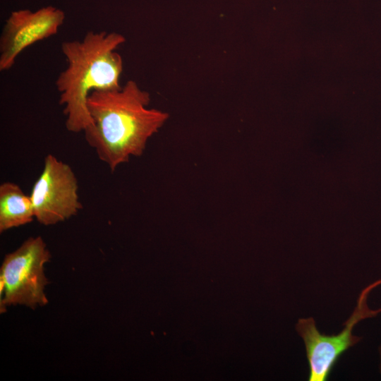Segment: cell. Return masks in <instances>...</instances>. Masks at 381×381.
<instances>
[{"label":"cell","mask_w":381,"mask_h":381,"mask_svg":"<svg viewBox=\"0 0 381 381\" xmlns=\"http://www.w3.org/2000/svg\"><path fill=\"white\" fill-rule=\"evenodd\" d=\"M78 180L71 167L48 155L30 195L35 218L45 226L63 222L82 209Z\"/></svg>","instance_id":"cell-5"},{"label":"cell","mask_w":381,"mask_h":381,"mask_svg":"<svg viewBox=\"0 0 381 381\" xmlns=\"http://www.w3.org/2000/svg\"><path fill=\"white\" fill-rule=\"evenodd\" d=\"M125 41L123 35L115 32L89 31L82 40L62 43L68 65L59 75L56 86L68 131L84 132L91 126L86 104L91 92L121 87L123 59L116 49Z\"/></svg>","instance_id":"cell-2"},{"label":"cell","mask_w":381,"mask_h":381,"mask_svg":"<svg viewBox=\"0 0 381 381\" xmlns=\"http://www.w3.org/2000/svg\"><path fill=\"white\" fill-rule=\"evenodd\" d=\"M149 92L133 80L113 90H94L87 99L92 124L85 131L88 145L114 171L131 157L143 155L148 140L169 118L148 107Z\"/></svg>","instance_id":"cell-1"},{"label":"cell","mask_w":381,"mask_h":381,"mask_svg":"<svg viewBox=\"0 0 381 381\" xmlns=\"http://www.w3.org/2000/svg\"><path fill=\"white\" fill-rule=\"evenodd\" d=\"M64 20V12L52 6L35 11H13L0 37V71L12 68L17 56L28 47L56 35Z\"/></svg>","instance_id":"cell-6"},{"label":"cell","mask_w":381,"mask_h":381,"mask_svg":"<svg viewBox=\"0 0 381 381\" xmlns=\"http://www.w3.org/2000/svg\"><path fill=\"white\" fill-rule=\"evenodd\" d=\"M35 218L30 195L19 186L5 182L0 186V231L27 224Z\"/></svg>","instance_id":"cell-7"},{"label":"cell","mask_w":381,"mask_h":381,"mask_svg":"<svg viewBox=\"0 0 381 381\" xmlns=\"http://www.w3.org/2000/svg\"><path fill=\"white\" fill-rule=\"evenodd\" d=\"M379 352H380V373H381V346H380Z\"/></svg>","instance_id":"cell-8"},{"label":"cell","mask_w":381,"mask_h":381,"mask_svg":"<svg viewBox=\"0 0 381 381\" xmlns=\"http://www.w3.org/2000/svg\"><path fill=\"white\" fill-rule=\"evenodd\" d=\"M380 284L381 279L362 291L353 313L338 334L326 335L320 333L313 318L298 320L296 328L305 344L309 365V381L327 380L340 356L361 339L352 334L353 328L359 321L381 312V308L372 310L367 306L368 294Z\"/></svg>","instance_id":"cell-4"},{"label":"cell","mask_w":381,"mask_h":381,"mask_svg":"<svg viewBox=\"0 0 381 381\" xmlns=\"http://www.w3.org/2000/svg\"><path fill=\"white\" fill-rule=\"evenodd\" d=\"M50 257L40 236L29 238L17 250L6 255L1 267V313L11 305L35 308L48 303L44 291L48 283L44 265Z\"/></svg>","instance_id":"cell-3"}]
</instances>
